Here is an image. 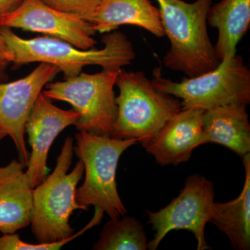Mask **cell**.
I'll use <instances>...</instances> for the list:
<instances>
[{
  "label": "cell",
  "mask_w": 250,
  "mask_h": 250,
  "mask_svg": "<svg viewBox=\"0 0 250 250\" xmlns=\"http://www.w3.org/2000/svg\"><path fill=\"white\" fill-rule=\"evenodd\" d=\"M246 104L225 105L203 113L204 142L222 145L243 156L250 152V125Z\"/></svg>",
  "instance_id": "9a60e30c"
},
{
  "label": "cell",
  "mask_w": 250,
  "mask_h": 250,
  "mask_svg": "<svg viewBox=\"0 0 250 250\" xmlns=\"http://www.w3.org/2000/svg\"><path fill=\"white\" fill-rule=\"evenodd\" d=\"M147 241L143 225L130 216L111 219L104 227L95 250H146Z\"/></svg>",
  "instance_id": "ac0fdd59"
},
{
  "label": "cell",
  "mask_w": 250,
  "mask_h": 250,
  "mask_svg": "<svg viewBox=\"0 0 250 250\" xmlns=\"http://www.w3.org/2000/svg\"><path fill=\"white\" fill-rule=\"evenodd\" d=\"M170 49L164 57L167 68L194 77L214 70L220 62L207 31L213 0H156Z\"/></svg>",
  "instance_id": "7a4b0ae2"
},
{
  "label": "cell",
  "mask_w": 250,
  "mask_h": 250,
  "mask_svg": "<svg viewBox=\"0 0 250 250\" xmlns=\"http://www.w3.org/2000/svg\"><path fill=\"white\" fill-rule=\"evenodd\" d=\"M80 118L77 112L57 107L42 93L36 100L25 125L31 147L25 172L33 189L46 179L47 155L54 140Z\"/></svg>",
  "instance_id": "8fae6325"
},
{
  "label": "cell",
  "mask_w": 250,
  "mask_h": 250,
  "mask_svg": "<svg viewBox=\"0 0 250 250\" xmlns=\"http://www.w3.org/2000/svg\"><path fill=\"white\" fill-rule=\"evenodd\" d=\"M74 154V139L64 141L55 168L42 183L33 189L31 231L39 243L62 241L74 234L70 218L75 210H88L76 200L77 185L84 173L82 160L68 172Z\"/></svg>",
  "instance_id": "3957f363"
},
{
  "label": "cell",
  "mask_w": 250,
  "mask_h": 250,
  "mask_svg": "<svg viewBox=\"0 0 250 250\" xmlns=\"http://www.w3.org/2000/svg\"><path fill=\"white\" fill-rule=\"evenodd\" d=\"M26 167L19 159L0 166V232L3 234L16 233L31 225L33 188Z\"/></svg>",
  "instance_id": "4fadbf2b"
},
{
  "label": "cell",
  "mask_w": 250,
  "mask_h": 250,
  "mask_svg": "<svg viewBox=\"0 0 250 250\" xmlns=\"http://www.w3.org/2000/svg\"><path fill=\"white\" fill-rule=\"evenodd\" d=\"M207 23L218 31L214 47L220 62L233 58L238 42L249 29L250 0H221L210 6Z\"/></svg>",
  "instance_id": "2e32d148"
},
{
  "label": "cell",
  "mask_w": 250,
  "mask_h": 250,
  "mask_svg": "<svg viewBox=\"0 0 250 250\" xmlns=\"http://www.w3.org/2000/svg\"><path fill=\"white\" fill-rule=\"evenodd\" d=\"M60 72L55 65L41 62L27 76L0 83V126L13 140L18 159L27 166L25 125L36 100L45 85Z\"/></svg>",
  "instance_id": "9c48e42d"
},
{
  "label": "cell",
  "mask_w": 250,
  "mask_h": 250,
  "mask_svg": "<svg viewBox=\"0 0 250 250\" xmlns=\"http://www.w3.org/2000/svg\"><path fill=\"white\" fill-rule=\"evenodd\" d=\"M118 113L112 137L147 142L182 109L179 99L158 90L143 72L118 71Z\"/></svg>",
  "instance_id": "277c9868"
},
{
  "label": "cell",
  "mask_w": 250,
  "mask_h": 250,
  "mask_svg": "<svg viewBox=\"0 0 250 250\" xmlns=\"http://www.w3.org/2000/svg\"><path fill=\"white\" fill-rule=\"evenodd\" d=\"M203 110L182 108L152 138L142 144L161 166L179 165L190 159L204 142Z\"/></svg>",
  "instance_id": "7c38bea8"
},
{
  "label": "cell",
  "mask_w": 250,
  "mask_h": 250,
  "mask_svg": "<svg viewBox=\"0 0 250 250\" xmlns=\"http://www.w3.org/2000/svg\"><path fill=\"white\" fill-rule=\"evenodd\" d=\"M246 170L244 187L239 196L231 202L214 203L209 223L228 237L237 250L250 248V154L243 156Z\"/></svg>",
  "instance_id": "e0dca14e"
},
{
  "label": "cell",
  "mask_w": 250,
  "mask_h": 250,
  "mask_svg": "<svg viewBox=\"0 0 250 250\" xmlns=\"http://www.w3.org/2000/svg\"><path fill=\"white\" fill-rule=\"evenodd\" d=\"M92 27L95 33L106 34L122 25H134L156 36H165L160 11L149 0H100Z\"/></svg>",
  "instance_id": "5bb4252c"
},
{
  "label": "cell",
  "mask_w": 250,
  "mask_h": 250,
  "mask_svg": "<svg viewBox=\"0 0 250 250\" xmlns=\"http://www.w3.org/2000/svg\"><path fill=\"white\" fill-rule=\"evenodd\" d=\"M214 187L200 174L189 176L180 194L159 211L148 210L149 223L155 231L147 248L155 250L162 240L173 230L186 229L193 233L197 250L210 249L205 239V229L210 221L214 206Z\"/></svg>",
  "instance_id": "ba28073f"
},
{
  "label": "cell",
  "mask_w": 250,
  "mask_h": 250,
  "mask_svg": "<svg viewBox=\"0 0 250 250\" xmlns=\"http://www.w3.org/2000/svg\"><path fill=\"white\" fill-rule=\"evenodd\" d=\"M102 219L98 215L94 214L93 218L85 227L78 232L65 239L51 243H38L31 244L22 241L17 233H8L0 236V250H58L65 246L69 242L78 238L88 229L98 225Z\"/></svg>",
  "instance_id": "d6986e66"
},
{
  "label": "cell",
  "mask_w": 250,
  "mask_h": 250,
  "mask_svg": "<svg viewBox=\"0 0 250 250\" xmlns=\"http://www.w3.org/2000/svg\"><path fill=\"white\" fill-rule=\"evenodd\" d=\"M0 54L5 56L10 61L9 50H8L7 46L5 43V41L1 34H0Z\"/></svg>",
  "instance_id": "603a6c76"
},
{
  "label": "cell",
  "mask_w": 250,
  "mask_h": 250,
  "mask_svg": "<svg viewBox=\"0 0 250 250\" xmlns=\"http://www.w3.org/2000/svg\"><path fill=\"white\" fill-rule=\"evenodd\" d=\"M75 139L74 152L83 162L85 172L84 182L77 188V202L88 208L93 206L111 219L126 215V208L117 189V167L122 154L139 141L85 131H79Z\"/></svg>",
  "instance_id": "5b68a950"
},
{
  "label": "cell",
  "mask_w": 250,
  "mask_h": 250,
  "mask_svg": "<svg viewBox=\"0 0 250 250\" xmlns=\"http://www.w3.org/2000/svg\"><path fill=\"white\" fill-rule=\"evenodd\" d=\"M118 71L81 72L62 82L47 83L42 93L48 100L71 105L80 115L75 125L79 131L111 136L118 113L114 85Z\"/></svg>",
  "instance_id": "52a82bcc"
},
{
  "label": "cell",
  "mask_w": 250,
  "mask_h": 250,
  "mask_svg": "<svg viewBox=\"0 0 250 250\" xmlns=\"http://www.w3.org/2000/svg\"><path fill=\"white\" fill-rule=\"evenodd\" d=\"M11 63L8 58L2 54H0V83H4L8 80L7 67Z\"/></svg>",
  "instance_id": "7402d4cb"
},
{
  "label": "cell",
  "mask_w": 250,
  "mask_h": 250,
  "mask_svg": "<svg viewBox=\"0 0 250 250\" xmlns=\"http://www.w3.org/2000/svg\"><path fill=\"white\" fill-rule=\"evenodd\" d=\"M0 27L41 33L82 49H93L97 43L91 23L50 7L42 0H23L0 19Z\"/></svg>",
  "instance_id": "30bf717a"
},
{
  "label": "cell",
  "mask_w": 250,
  "mask_h": 250,
  "mask_svg": "<svg viewBox=\"0 0 250 250\" xmlns=\"http://www.w3.org/2000/svg\"><path fill=\"white\" fill-rule=\"evenodd\" d=\"M10 62L16 66L31 62H45L55 65L64 79L80 74L87 65H99L103 70H119L135 59L132 44L123 33H106L102 41L103 48L82 49L56 38L44 36L24 39L7 27H0Z\"/></svg>",
  "instance_id": "6da1fadb"
},
{
  "label": "cell",
  "mask_w": 250,
  "mask_h": 250,
  "mask_svg": "<svg viewBox=\"0 0 250 250\" xmlns=\"http://www.w3.org/2000/svg\"><path fill=\"white\" fill-rule=\"evenodd\" d=\"M152 84L182 100V108L207 111L225 105L250 103V71L241 56L220 62L214 70L182 82L164 78L160 67L153 71Z\"/></svg>",
  "instance_id": "8992f818"
},
{
  "label": "cell",
  "mask_w": 250,
  "mask_h": 250,
  "mask_svg": "<svg viewBox=\"0 0 250 250\" xmlns=\"http://www.w3.org/2000/svg\"><path fill=\"white\" fill-rule=\"evenodd\" d=\"M50 7L92 23L100 0H42Z\"/></svg>",
  "instance_id": "ffe728a7"
},
{
  "label": "cell",
  "mask_w": 250,
  "mask_h": 250,
  "mask_svg": "<svg viewBox=\"0 0 250 250\" xmlns=\"http://www.w3.org/2000/svg\"><path fill=\"white\" fill-rule=\"evenodd\" d=\"M23 0H0V19L14 11Z\"/></svg>",
  "instance_id": "44dd1931"
},
{
  "label": "cell",
  "mask_w": 250,
  "mask_h": 250,
  "mask_svg": "<svg viewBox=\"0 0 250 250\" xmlns=\"http://www.w3.org/2000/svg\"><path fill=\"white\" fill-rule=\"evenodd\" d=\"M8 136L7 133L6 132V131L3 128H1L0 126V141L1 140L4 139L5 137Z\"/></svg>",
  "instance_id": "cb8c5ba5"
}]
</instances>
